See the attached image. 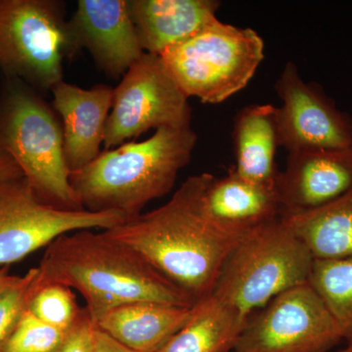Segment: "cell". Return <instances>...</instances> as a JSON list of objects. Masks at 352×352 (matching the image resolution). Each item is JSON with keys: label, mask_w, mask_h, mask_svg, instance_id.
Wrapping results in <instances>:
<instances>
[{"label": "cell", "mask_w": 352, "mask_h": 352, "mask_svg": "<svg viewBox=\"0 0 352 352\" xmlns=\"http://www.w3.org/2000/svg\"><path fill=\"white\" fill-rule=\"evenodd\" d=\"M212 175L190 176L162 207L105 231L138 252L195 302L214 291L222 265L237 243L208 221L204 192Z\"/></svg>", "instance_id": "1"}, {"label": "cell", "mask_w": 352, "mask_h": 352, "mask_svg": "<svg viewBox=\"0 0 352 352\" xmlns=\"http://www.w3.org/2000/svg\"><path fill=\"white\" fill-rule=\"evenodd\" d=\"M94 230L65 234L48 245L38 266V283L76 289L92 320L127 303L196 305L138 252L105 231Z\"/></svg>", "instance_id": "2"}, {"label": "cell", "mask_w": 352, "mask_h": 352, "mask_svg": "<svg viewBox=\"0 0 352 352\" xmlns=\"http://www.w3.org/2000/svg\"><path fill=\"white\" fill-rule=\"evenodd\" d=\"M196 143L191 126L160 129L141 142L101 152L87 166L71 171L69 182L85 210L132 219L150 201L170 193Z\"/></svg>", "instance_id": "3"}, {"label": "cell", "mask_w": 352, "mask_h": 352, "mask_svg": "<svg viewBox=\"0 0 352 352\" xmlns=\"http://www.w3.org/2000/svg\"><path fill=\"white\" fill-rule=\"evenodd\" d=\"M0 149L44 203L82 210L69 182L61 122L43 99L22 85L9 89L0 111Z\"/></svg>", "instance_id": "4"}, {"label": "cell", "mask_w": 352, "mask_h": 352, "mask_svg": "<svg viewBox=\"0 0 352 352\" xmlns=\"http://www.w3.org/2000/svg\"><path fill=\"white\" fill-rule=\"evenodd\" d=\"M314 263L311 252L282 217L234 245L210 295L250 318L275 296L307 283Z\"/></svg>", "instance_id": "5"}, {"label": "cell", "mask_w": 352, "mask_h": 352, "mask_svg": "<svg viewBox=\"0 0 352 352\" xmlns=\"http://www.w3.org/2000/svg\"><path fill=\"white\" fill-rule=\"evenodd\" d=\"M160 57L188 98L219 104L251 82L263 62L264 43L251 28L215 19Z\"/></svg>", "instance_id": "6"}, {"label": "cell", "mask_w": 352, "mask_h": 352, "mask_svg": "<svg viewBox=\"0 0 352 352\" xmlns=\"http://www.w3.org/2000/svg\"><path fill=\"white\" fill-rule=\"evenodd\" d=\"M76 52L63 2L0 0V66L9 75L51 90Z\"/></svg>", "instance_id": "7"}, {"label": "cell", "mask_w": 352, "mask_h": 352, "mask_svg": "<svg viewBox=\"0 0 352 352\" xmlns=\"http://www.w3.org/2000/svg\"><path fill=\"white\" fill-rule=\"evenodd\" d=\"M188 99L161 57L144 53L113 88L104 138L105 150L124 144L150 129L191 126Z\"/></svg>", "instance_id": "8"}, {"label": "cell", "mask_w": 352, "mask_h": 352, "mask_svg": "<svg viewBox=\"0 0 352 352\" xmlns=\"http://www.w3.org/2000/svg\"><path fill=\"white\" fill-rule=\"evenodd\" d=\"M117 212L63 210L44 203L24 177L0 183V267L27 258L65 234L107 230L126 221Z\"/></svg>", "instance_id": "9"}, {"label": "cell", "mask_w": 352, "mask_h": 352, "mask_svg": "<svg viewBox=\"0 0 352 352\" xmlns=\"http://www.w3.org/2000/svg\"><path fill=\"white\" fill-rule=\"evenodd\" d=\"M339 326L309 282L273 298L250 317L236 352H327L342 342Z\"/></svg>", "instance_id": "10"}, {"label": "cell", "mask_w": 352, "mask_h": 352, "mask_svg": "<svg viewBox=\"0 0 352 352\" xmlns=\"http://www.w3.org/2000/svg\"><path fill=\"white\" fill-rule=\"evenodd\" d=\"M280 146L289 153L352 145V117L340 110L323 87L302 80L288 62L275 83Z\"/></svg>", "instance_id": "11"}, {"label": "cell", "mask_w": 352, "mask_h": 352, "mask_svg": "<svg viewBox=\"0 0 352 352\" xmlns=\"http://www.w3.org/2000/svg\"><path fill=\"white\" fill-rule=\"evenodd\" d=\"M76 51L87 50L109 78H120L144 54L127 0H80L69 21Z\"/></svg>", "instance_id": "12"}, {"label": "cell", "mask_w": 352, "mask_h": 352, "mask_svg": "<svg viewBox=\"0 0 352 352\" xmlns=\"http://www.w3.org/2000/svg\"><path fill=\"white\" fill-rule=\"evenodd\" d=\"M277 188L284 214L327 205L352 190V145L289 153Z\"/></svg>", "instance_id": "13"}, {"label": "cell", "mask_w": 352, "mask_h": 352, "mask_svg": "<svg viewBox=\"0 0 352 352\" xmlns=\"http://www.w3.org/2000/svg\"><path fill=\"white\" fill-rule=\"evenodd\" d=\"M208 221L222 236L238 243L284 214L277 185H263L241 177L232 168L212 175L204 192Z\"/></svg>", "instance_id": "14"}, {"label": "cell", "mask_w": 352, "mask_h": 352, "mask_svg": "<svg viewBox=\"0 0 352 352\" xmlns=\"http://www.w3.org/2000/svg\"><path fill=\"white\" fill-rule=\"evenodd\" d=\"M51 91L53 109L62 120L67 164L71 171L80 170L101 153L113 88L98 85L85 89L62 80Z\"/></svg>", "instance_id": "15"}, {"label": "cell", "mask_w": 352, "mask_h": 352, "mask_svg": "<svg viewBox=\"0 0 352 352\" xmlns=\"http://www.w3.org/2000/svg\"><path fill=\"white\" fill-rule=\"evenodd\" d=\"M139 43L160 55L217 19L219 0H127Z\"/></svg>", "instance_id": "16"}, {"label": "cell", "mask_w": 352, "mask_h": 352, "mask_svg": "<svg viewBox=\"0 0 352 352\" xmlns=\"http://www.w3.org/2000/svg\"><path fill=\"white\" fill-rule=\"evenodd\" d=\"M195 307L132 302L112 308L94 322L95 327L132 351L157 352L188 323Z\"/></svg>", "instance_id": "17"}, {"label": "cell", "mask_w": 352, "mask_h": 352, "mask_svg": "<svg viewBox=\"0 0 352 352\" xmlns=\"http://www.w3.org/2000/svg\"><path fill=\"white\" fill-rule=\"evenodd\" d=\"M233 139L235 173L258 184L277 185V107L263 104L241 110L234 122Z\"/></svg>", "instance_id": "18"}, {"label": "cell", "mask_w": 352, "mask_h": 352, "mask_svg": "<svg viewBox=\"0 0 352 352\" xmlns=\"http://www.w3.org/2000/svg\"><path fill=\"white\" fill-rule=\"evenodd\" d=\"M248 320L230 303L210 295L196 303L188 323L157 352H229Z\"/></svg>", "instance_id": "19"}, {"label": "cell", "mask_w": 352, "mask_h": 352, "mask_svg": "<svg viewBox=\"0 0 352 352\" xmlns=\"http://www.w3.org/2000/svg\"><path fill=\"white\" fill-rule=\"evenodd\" d=\"M283 219L314 259L352 256V190L327 205Z\"/></svg>", "instance_id": "20"}, {"label": "cell", "mask_w": 352, "mask_h": 352, "mask_svg": "<svg viewBox=\"0 0 352 352\" xmlns=\"http://www.w3.org/2000/svg\"><path fill=\"white\" fill-rule=\"evenodd\" d=\"M309 284L339 326L342 340L352 342V256L314 259Z\"/></svg>", "instance_id": "21"}, {"label": "cell", "mask_w": 352, "mask_h": 352, "mask_svg": "<svg viewBox=\"0 0 352 352\" xmlns=\"http://www.w3.org/2000/svg\"><path fill=\"white\" fill-rule=\"evenodd\" d=\"M27 308L41 320L65 332L75 325L85 309L76 302L73 289L63 285L41 284L38 279Z\"/></svg>", "instance_id": "22"}, {"label": "cell", "mask_w": 352, "mask_h": 352, "mask_svg": "<svg viewBox=\"0 0 352 352\" xmlns=\"http://www.w3.org/2000/svg\"><path fill=\"white\" fill-rule=\"evenodd\" d=\"M67 332L41 320L25 308L0 352H57Z\"/></svg>", "instance_id": "23"}, {"label": "cell", "mask_w": 352, "mask_h": 352, "mask_svg": "<svg viewBox=\"0 0 352 352\" xmlns=\"http://www.w3.org/2000/svg\"><path fill=\"white\" fill-rule=\"evenodd\" d=\"M38 276V267L32 268L24 276L0 294V346L10 335L21 315L29 305Z\"/></svg>", "instance_id": "24"}, {"label": "cell", "mask_w": 352, "mask_h": 352, "mask_svg": "<svg viewBox=\"0 0 352 352\" xmlns=\"http://www.w3.org/2000/svg\"><path fill=\"white\" fill-rule=\"evenodd\" d=\"M94 322L85 308L80 319L67 332L57 352H94Z\"/></svg>", "instance_id": "25"}, {"label": "cell", "mask_w": 352, "mask_h": 352, "mask_svg": "<svg viewBox=\"0 0 352 352\" xmlns=\"http://www.w3.org/2000/svg\"><path fill=\"white\" fill-rule=\"evenodd\" d=\"M94 352H138L113 340L107 333L95 327Z\"/></svg>", "instance_id": "26"}, {"label": "cell", "mask_w": 352, "mask_h": 352, "mask_svg": "<svg viewBox=\"0 0 352 352\" xmlns=\"http://www.w3.org/2000/svg\"><path fill=\"white\" fill-rule=\"evenodd\" d=\"M24 177L19 166L3 150L0 149V183Z\"/></svg>", "instance_id": "27"}, {"label": "cell", "mask_w": 352, "mask_h": 352, "mask_svg": "<svg viewBox=\"0 0 352 352\" xmlns=\"http://www.w3.org/2000/svg\"><path fill=\"white\" fill-rule=\"evenodd\" d=\"M19 276L8 274L6 270H0V294L6 291L9 287L12 286L17 281Z\"/></svg>", "instance_id": "28"}, {"label": "cell", "mask_w": 352, "mask_h": 352, "mask_svg": "<svg viewBox=\"0 0 352 352\" xmlns=\"http://www.w3.org/2000/svg\"><path fill=\"white\" fill-rule=\"evenodd\" d=\"M339 352H352V342L351 344H347L346 349H342Z\"/></svg>", "instance_id": "29"}]
</instances>
